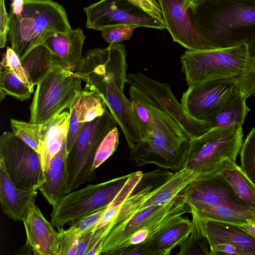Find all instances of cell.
<instances>
[{"label": "cell", "mask_w": 255, "mask_h": 255, "mask_svg": "<svg viewBox=\"0 0 255 255\" xmlns=\"http://www.w3.org/2000/svg\"><path fill=\"white\" fill-rule=\"evenodd\" d=\"M127 51L122 42L89 50L75 72L86 84L96 87L132 149L140 140L131 115V103L124 95L127 83Z\"/></svg>", "instance_id": "6da1fadb"}, {"label": "cell", "mask_w": 255, "mask_h": 255, "mask_svg": "<svg viewBox=\"0 0 255 255\" xmlns=\"http://www.w3.org/2000/svg\"><path fill=\"white\" fill-rule=\"evenodd\" d=\"M181 71L188 86L221 78L237 79L247 98L255 96V46L187 50L181 56Z\"/></svg>", "instance_id": "7a4b0ae2"}, {"label": "cell", "mask_w": 255, "mask_h": 255, "mask_svg": "<svg viewBox=\"0 0 255 255\" xmlns=\"http://www.w3.org/2000/svg\"><path fill=\"white\" fill-rule=\"evenodd\" d=\"M139 95L148 109L149 128L146 135L129 152L136 166L154 164L177 171L186 160L191 138L143 91Z\"/></svg>", "instance_id": "3957f363"}, {"label": "cell", "mask_w": 255, "mask_h": 255, "mask_svg": "<svg viewBox=\"0 0 255 255\" xmlns=\"http://www.w3.org/2000/svg\"><path fill=\"white\" fill-rule=\"evenodd\" d=\"M196 14L213 48L242 43L255 46V0H201Z\"/></svg>", "instance_id": "277c9868"}, {"label": "cell", "mask_w": 255, "mask_h": 255, "mask_svg": "<svg viewBox=\"0 0 255 255\" xmlns=\"http://www.w3.org/2000/svg\"><path fill=\"white\" fill-rule=\"evenodd\" d=\"M8 16L7 39L20 60L45 34L72 29L65 8L52 0H24L21 13L9 12Z\"/></svg>", "instance_id": "5b68a950"}, {"label": "cell", "mask_w": 255, "mask_h": 255, "mask_svg": "<svg viewBox=\"0 0 255 255\" xmlns=\"http://www.w3.org/2000/svg\"><path fill=\"white\" fill-rule=\"evenodd\" d=\"M142 175L141 171L134 172L104 182L89 184L65 195L53 206L51 223L61 228L70 221L107 207L128 187L138 182Z\"/></svg>", "instance_id": "8992f818"}, {"label": "cell", "mask_w": 255, "mask_h": 255, "mask_svg": "<svg viewBox=\"0 0 255 255\" xmlns=\"http://www.w3.org/2000/svg\"><path fill=\"white\" fill-rule=\"evenodd\" d=\"M81 81L75 72L54 62L37 84L29 122L43 124L70 109L82 91Z\"/></svg>", "instance_id": "52a82bcc"}, {"label": "cell", "mask_w": 255, "mask_h": 255, "mask_svg": "<svg viewBox=\"0 0 255 255\" xmlns=\"http://www.w3.org/2000/svg\"><path fill=\"white\" fill-rule=\"evenodd\" d=\"M118 123L108 109L101 116L85 124L65 164V195L80 185L95 179L93 165L97 149L106 135Z\"/></svg>", "instance_id": "ba28073f"}, {"label": "cell", "mask_w": 255, "mask_h": 255, "mask_svg": "<svg viewBox=\"0 0 255 255\" xmlns=\"http://www.w3.org/2000/svg\"><path fill=\"white\" fill-rule=\"evenodd\" d=\"M243 142L242 127L212 128L191 139L183 167L202 177L220 172L227 159L236 161Z\"/></svg>", "instance_id": "9c48e42d"}, {"label": "cell", "mask_w": 255, "mask_h": 255, "mask_svg": "<svg viewBox=\"0 0 255 255\" xmlns=\"http://www.w3.org/2000/svg\"><path fill=\"white\" fill-rule=\"evenodd\" d=\"M0 160L20 189L39 188L45 181L40 154L13 132L4 131L0 137Z\"/></svg>", "instance_id": "30bf717a"}, {"label": "cell", "mask_w": 255, "mask_h": 255, "mask_svg": "<svg viewBox=\"0 0 255 255\" xmlns=\"http://www.w3.org/2000/svg\"><path fill=\"white\" fill-rule=\"evenodd\" d=\"M127 83L145 93L191 138L198 137L211 129L208 122L195 120L186 113L167 83L158 82L139 72L128 74Z\"/></svg>", "instance_id": "8fae6325"}, {"label": "cell", "mask_w": 255, "mask_h": 255, "mask_svg": "<svg viewBox=\"0 0 255 255\" xmlns=\"http://www.w3.org/2000/svg\"><path fill=\"white\" fill-rule=\"evenodd\" d=\"M162 18L173 40L189 50L213 48L198 24L196 4L190 0H158Z\"/></svg>", "instance_id": "7c38bea8"}, {"label": "cell", "mask_w": 255, "mask_h": 255, "mask_svg": "<svg viewBox=\"0 0 255 255\" xmlns=\"http://www.w3.org/2000/svg\"><path fill=\"white\" fill-rule=\"evenodd\" d=\"M88 29H102L120 24L164 29L165 25L128 0H101L84 8Z\"/></svg>", "instance_id": "4fadbf2b"}, {"label": "cell", "mask_w": 255, "mask_h": 255, "mask_svg": "<svg viewBox=\"0 0 255 255\" xmlns=\"http://www.w3.org/2000/svg\"><path fill=\"white\" fill-rule=\"evenodd\" d=\"M239 90H241L239 82L234 78L207 80L188 86L182 94L181 104L190 117L206 121Z\"/></svg>", "instance_id": "5bb4252c"}, {"label": "cell", "mask_w": 255, "mask_h": 255, "mask_svg": "<svg viewBox=\"0 0 255 255\" xmlns=\"http://www.w3.org/2000/svg\"><path fill=\"white\" fill-rule=\"evenodd\" d=\"M179 194L188 205H221L239 211L254 212L236 195L221 172L193 181Z\"/></svg>", "instance_id": "9a60e30c"}, {"label": "cell", "mask_w": 255, "mask_h": 255, "mask_svg": "<svg viewBox=\"0 0 255 255\" xmlns=\"http://www.w3.org/2000/svg\"><path fill=\"white\" fill-rule=\"evenodd\" d=\"M85 39L81 28L71 29L67 32H48L39 39L37 46H45L54 63L75 72L83 60L82 50Z\"/></svg>", "instance_id": "2e32d148"}, {"label": "cell", "mask_w": 255, "mask_h": 255, "mask_svg": "<svg viewBox=\"0 0 255 255\" xmlns=\"http://www.w3.org/2000/svg\"><path fill=\"white\" fill-rule=\"evenodd\" d=\"M26 234V245L36 255H57L60 235L44 217L34 203L30 205L23 219Z\"/></svg>", "instance_id": "e0dca14e"}, {"label": "cell", "mask_w": 255, "mask_h": 255, "mask_svg": "<svg viewBox=\"0 0 255 255\" xmlns=\"http://www.w3.org/2000/svg\"><path fill=\"white\" fill-rule=\"evenodd\" d=\"M188 212H191L190 207L185 203L183 198L178 194L124 242L116 251L129 246L147 242L157 234L179 221L182 218V215Z\"/></svg>", "instance_id": "ac0fdd59"}, {"label": "cell", "mask_w": 255, "mask_h": 255, "mask_svg": "<svg viewBox=\"0 0 255 255\" xmlns=\"http://www.w3.org/2000/svg\"><path fill=\"white\" fill-rule=\"evenodd\" d=\"M206 237L209 248L217 244L232 245L245 255H255V238L240 225L200 219L191 214Z\"/></svg>", "instance_id": "d6986e66"}, {"label": "cell", "mask_w": 255, "mask_h": 255, "mask_svg": "<svg viewBox=\"0 0 255 255\" xmlns=\"http://www.w3.org/2000/svg\"><path fill=\"white\" fill-rule=\"evenodd\" d=\"M38 190V187L27 190L17 188L0 160V201L3 213L9 218L22 221L31 204L35 203Z\"/></svg>", "instance_id": "ffe728a7"}, {"label": "cell", "mask_w": 255, "mask_h": 255, "mask_svg": "<svg viewBox=\"0 0 255 255\" xmlns=\"http://www.w3.org/2000/svg\"><path fill=\"white\" fill-rule=\"evenodd\" d=\"M174 172L157 169L143 173L130 196L123 203L112 223V229L125 221L136 212L140 207L168 180Z\"/></svg>", "instance_id": "44dd1931"}, {"label": "cell", "mask_w": 255, "mask_h": 255, "mask_svg": "<svg viewBox=\"0 0 255 255\" xmlns=\"http://www.w3.org/2000/svg\"><path fill=\"white\" fill-rule=\"evenodd\" d=\"M165 204L142 208L112 229L104 240L99 255H113L124 242L160 211Z\"/></svg>", "instance_id": "7402d4cb"}, {"label": "cell", "mask_w": 255, "mask_h": 255, "mask_svg": "<svg viewBox=\"0 0 255 255\" xmlns=\"http://www.w3.org/2000/svg\"><path fill=\"white\" fill-rule=\"evenodd\" d=\"M192 221L182 217L176 223L141 244L143 255H168L177 246H180L192 231Z\"/></svg>", "instance_id": "603a6c76"}, {"label": "cell", "mask_w": 255, "mask_h": 255, "mask_svg": "<svg viewBox=\"0 0 255 255\" xmlns=\"http://www.w3.org/2000/svg\"><path fill=\"white\" fill-rule=\"evenodd\" d=\"M69 118L70 113L64 111L42 124L43 137L39 154L44 173L66 141Z\"/></svg>", "instance_id": "cb8c5ba5"}, {"label": "cell", "mask_w": 255, "mask_h": 255, "mask_svg": "<svg viewBox=\"0 0 255 255\" xmlns=\"http://www.w3.org/2000/svg\"><path fill=\"white\" fill-rule=\"evenodd\" d=\"M67 153L66 141L52 159L48 169L44 173L45 181L38 188L52 207L65 195V164Z\"/></svg>", "instance_id": "d4e9b609"}, {"label": "cell", "mask_w": 255, "mask_h": 255, "mask_svg": "<svg viewBox=\"0 0 255 255\" xmlns=\"http://www.w3.org/2000/svg\"><path fill=\"white\" fill-rule=\"evenodd\" d=\"M246 95L239 90L231 95L206 121L211 128L242 127L250 109L246 104Z\"/></svg>", "instance_id": "484cf974"}, {"label": "cell", "mask_w": 255, "mask_h": 255, "mask_svg": "<svg viewBox=\"0 0 255 255\" xmlns=\"http://www.w3.org/2000/svg\"><path fill=\"white\" fill-rule=\"evenodd\" d=\"M201 177L195 171L183 167L174 172L168 180L158 188L155 193L142 204L137 211L148 206L165 204L177 196L188 185Z\"/></svg>", "instance_id": "4316f807"}, {"label": "cell", "mask_w": 255, "mask_h": 255, "mask_svg": "<svg viewBox=\"0 0 255 255\" xmlns=\"http://www.w3.org/2000/svg\"><path fill=\"white\" fill-rule=\"evenodd\" d=\"M107 208L77 220L67 230L58 228L61 240L57 255H76V246L79 239L86 232L94 229Z\"/></svg>", "instance_id": "83f0119b"}, {"label": "cell", "mask_w": 255, "mask_h": 255, "mask_svg": "<svg viewBox=\"0 0 255 255\" xmlns=\"http://www.w3.org/2000/svg\"><path fill=\"white\" fill-rule=\"evenodd\" d=\"M191 212L197 217L238 225L255 222V212L242 211L221 205H190Z\"/></svg>", "instance_id": "f1b7e54d"}, {"label": "cell", "mask_w": 255, "mask_h": 255, "mask_svg": "<svg viewBox=\"0 0 255 255\" xmlns=\"http://www.w3.org/2000/svg\"><path fill=\"white\" fill-rule=\"evenodd\" d=\"M221 173L236 195L255 212V185L236 163L227 159Z\"/></svg>", "instance_id": "f546056e"}, {"label": "cell", "mask_w": 255, "mask_h": 255, "mask_svg": "<svg viewBox=\"0 0 255 255\" xmlns=\"http://www.w3.org/2000/svg\"><path fill=\"white\" fill-rule=\"evenodd\" d=\"M20 62L33 87L54 63L51 52L43 45H39L32 49Z\"/></svg>", "instance_id": "4dcf8cb0"}, {"label": "cell", "mask_w": 255, "mask_h": 255, "mask_svg": "<svg viewBox=\"0 0 255 255\" xmlns=\"http://www.w3.org/2000/svg\"><path fill=\"white\" fill-rule=\"evenodd\" d=\"M108 109L105 99L98 89L86 84L80 95L79 121L91 122L102 116Z\"/></svg>", "instance_id": "1f68e13d"}, {"label": "cell", "mask_w": 255, "mask_h": 255, "mask_svg": "<svg viewBox=\"0 0 255 255\" xmlns=\"http://www.w3.org/2000/svg\"><path fill=\"white\" fill-rule=\"evenodd\" d=\"M33 92L28 85L21 81L3 62L0 68V101L6 96H11L24 101L30 99Z\"/></svg>", "instance_id": "d6a6232c"}, {"label": "cell", "mask_w": 255, "mask_h": 255, "mask_svg": "<svg viewBox=\"0 0 255 255\" xmlns=\"http://www.w3.org/2000/svg\"><path fill=\"white\" fill-rule=\"evenodd\" d=\"M10 123L12 132L39 153L43 135L42 124H35L13 119H10Z\"/></svg>", "instance_id": "836d02e7"}, {"label": "cell", "mask_w": 255, "mask_h": 255, "mask_svg": "<svg viewBox=\"0 0 255 255\" xmlns=\"http://www.w3.org/2000/svg\"><path fill=\"white\" fill-rule=\"evenodd\" d=\"M128 94L131 103V115L141 139L146 135L149 130V113L139 95L137 88L130 86Z\"/></svg>", "instance_id": "e575fe53"}, {"label": "cell", "mask_w": 255, "mask_h": 255, "mask_svg": "<svg viewBox=\"0 0 255 255\" xmlns=\"http://www.w3.org/2000/svg\"><path fill=\"white\" fill-rule=\"evenodd\" d=\"M192 231L190 237L181 246L178 255H209L210 249L206 237L197 222L192 220Z\"/></svg>", "instance_id": "d590c367"}, {"label": "cell", "mask_w": 255, "mask_h": 255, "mask_svg": "<svg viewBox=\"0 0 255 255\" xmlns=\"http://www.w3.org/2000/svg\"><path fill=\"white\" fill-rule=\"evenodd\" d=\"M240 155L241 168L255 185V127L243 141Z\"/></svg>", "instance_id": "8d00e7d4"}, {"label": "cell", "mask_w": 255, "mask_h": 255, "mask_svg": "<svg viewBox=\"0 0 255 255\" xmlns=\"http://www.w3.org/2000/svg\"><path fill=\"white\" fill-rule=\"evenodd\" d=\"M119 143V133L117 127H116L109 132L99 145L93 165L94 170L113 154Z\"/></svg>", "instance_id": "74e56055"}, {"label": "cell", "mask_w": 255, "mask_h": 255, "mask_svg": "<svg viewBox=\"0 0 255 255\" xmlns=\"http://www.w3.org/2000/svg\"><path fill=\"white\" fill-rule=\"evenodd\" d=\"M138 27L133 24H120L105 27L100 31L104 39L112 44L129 39L134 30Z\"/></svg>", "instance_id": "f35d334b"}, {"label": "cell", "mask_w": 255, "mask_h": 255, "mask_svg": "<svg viewBox=\"0 0 255 255\" xmlns=\"http://www.w3.org/2000/svg\"><path fill=\"white\" fill-rule=\"evenodd\" d=\"M79 108L80 96L76 99L69 109L70 118L66 139L68 152L74 145L85 124L79 121Z\"/></svg>", "instance_id": "ab89813d"}, {"label": "cell", "mask_w": 255, "mask_h": 255, "mask_svg": "<svg viewBox=\"0 0 255 255\" xmlns=\"http://www.w3.org/2000/svg\"><path fill=\"white\" fill-rule=\"evenodd\" d=\"M1 62L8 66L21 81L33 90L34 87L31 85L21 65L19 58L11 48H6V52L2 55Z\"/></svg>", "instance_id": "60d3db41"}, {"label": "cell", "mask_w": 255, "mask_h": 255, "mask_svg": "<svg viewBox=\"0 0 255 255\" xmlns=\"http://www.w3.org/2000/svg\"><path fill=\"white\" fill-rule=\"evenodd\" d=\"M134 5L165 25L160 5L156 0H128Z\"/></svg>", "instance_id": "b9f144b4"}, {"label": "cell", "mask_w": 255, "mask_h": 255, "mask_svg": "<svg viewBox=\"0 0 255 255\" xmlns=\"http://www.w3.org/2000/svg\"><path fill=\"white\" fill-rule=\"evenodd\" d=\"M9 30V18L4 0H0V47H5Z\"/></svg>", "instance_id": "7bdbcfd3"}, {"label": "cell", "mask_w": 255, "mask_h": 255, "mask_svg": "<svg viewBox=\"0 0 255 255\" xmlns=\"http://www.w3.org/2000/svg\"><path fill=\"white\" fill-rule=\"evenodd\" d=\"M209 255H244L241 249L230 244H221L209 248Z\"/></svg>", "instance_id": "ee69618b"}, {"label": "cell", "mask_w": 255, "mask_h": 255, "mask_svg": "<svg viewBox=\"0 0 255 255\" xmlns=\"http://www.w3.org/2000/svg\"><path fill=\"white\" fill-rule=\"evenodd\" d=\"M93 230L87 231L79 239L76 246V255H85L91 239Z\"/></svg>", "instance_id": "f6af8a7d"}, {"label": "cell", "mask_w": 255, "mask_h": 255, "mask_svg": "<svg viewBox=\"0 0 255 255\" xmlns=\"http://www.w3.org/2000/svg\"><path fill=\"white\" fill-rule=\"evenodd\" d=\"M115 255H143L141 244L131 245L120 249L115 252Z\"/></svg>", "instance_id": "bcb514c9"}, {"label": "cell", "mask_w": 255, "mask_h": 255, "mask_svg": "<svg viewBox=\"0 0 255 255\" xmlns=\"http://www.w3.org/2000/svg\"><path fill=\"white\" fill-rule=\"evenodd\" d=\"M24 0H12L9 12L14 15H19L23 9Z\"/></svg>", "instance_id": "7dc6e473"}, {"label": "cell", "mask_w": 255, "mask_h": 255, "mask_svg": "<svg viewBox=\"0 0 255 255\" xmlns=\"http://www.w3.org/2000/svg\"><path fill=\"white\" fill-rule=\"evenodd\" d=\"M245 231L255 238V222H250L240 226Z\"/></svg>", "instance_id": "c3c4849f"}, {"label": "cell", "mask_w": 255, "mask_h": 255, "mask_svg": "<svg viewBox=\"0 0 255 255\" xmlns=\"http://www.w3.org/2000/svg\"><path fill=\"white\" fill-rule=\"evenodd\" d=\"M191 1L193 2L195 4H196L198 2L200 1L201 0H190Z\"/></svg>", "instance_id": "681fc988"}]
</instances>
